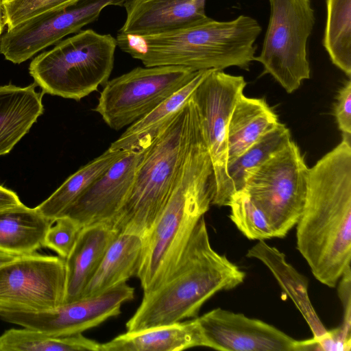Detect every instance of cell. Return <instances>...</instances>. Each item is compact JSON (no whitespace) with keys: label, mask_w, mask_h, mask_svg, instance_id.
<instances>
[{"label":"cell","mask_w":351,"mask_h":351,"mask_svg":"<svg viewBox=\"0 0 351 351\" xmlns=\"http://www.w3.org/2000/svg\"><path fill=\"white\" fill-rule=\"evenodd\" d=\"M297 249L322 284L335 287L351 260V135L308 168L295 225Z\"/></svg>","instance_id":"6da1fadb"},{"label":"cell","mask_w":351,"mask_h":351,"mask_svg":"<svg viewBox=\"0 0 351 351\" xmlns=\"http://www.w3.org/2000/svg\"><path fill=\"white\" fill-rule=\"evenodd\" d=\"M213 193L212 162L196 112L171 195L143 238L136 274L143 293L156 289L173 271L197 224L212 205Z\"/></svg>","instance_id":"7a4b0ae2"},{"label":"cell","mask_w":351,"mask_h":351,"mask_svg":"<svg viewBox=\"0 0 351 351\" xmlns=\"http://www.w3.org/2000/svg\"><path fill=\"white\" fill-rule=\"evenodd\" d=\"M262 31L254 18L239 15L152 35L117 34V46L145 66H182L195 71L237 66L248 70Z\"/></svg>","instance_id":"3957f363"},{"label":"cell","mask_w":351,"mask_h":351,"mask_svg":"<svg viewBox=\"0 0 351 351\" xmlns=\"http://www.w3.org/2000/svg\"><path fill=\"white\" fill-rule=\"evenodd\" d=\"M246 274L211 246L204 217L197 224L180 258L126 322L128 332L195 318L202 305L221 291L242 284Z\"/></svg>","instance_id":"277c9868"},{"label":"cell","mask_w":351,"mask_h":351,"mask_svg":"<svg viewBox=\"0 0 351 351\" xmlns=\"http://www.w3.org/2000/svg\"><path fill=\"white\" fill-rule=\"evenodd\" d=\"M195 104L191 98L145 148L130 191L111 222L117 233L145 237L164 208L185 154Z\"/></svg>","instance_id":"5b68a950"},{"label":"cell","mask_w":351,"mask_h":351,"mask_svg":"<svg viewBox=\"0 0 351 351\" xmlns=\"http://www.w3.org/2000/svg\"><path fill=\"white\" fill-rule=\"evenodd\" d=\"M117 46L110 34L80 30L35 57L29 72L43 93L80 101L108 81Z\"/></svg>","instance_id":"8992f818"},{"label":"cell","mask_w":351,"mask_h":351,"mask_svg":"<svg viewBox=\"0 0 351 351\" xmlns=\"http://www.w3.org/2000/svg\"><path fill=\"white\" fill-rule=\"evenodd\" d=\"M308 168L293 141L250 169L243 190L265 214L275 238L295 226L304 204Z\"/></svg>","instance_id":"52a82bcc"},{"label":"cell","mask_w":351,"mask_h":351,"mask_svg":"<svg viewBox=\"0 0 351 351\" xmlns=\"http://www.w3.org/2000/svg\"><path fill=\"white\" fill-rule=\"evenodd\" d=\"M269 22L254 60L288 93L310 78L307 43L315 22L311 0H268Z\"/></svg>","instance_id":"ba28073f"},{"label":"cell","mask_w":351,"mask_h":351,"mask_svg":"<svg viewBox=\"0 0 351 351\" xmlns=\"http://www.w3.org/2000/svg\"><path fill=\"white\" fill-rule=\"evenodd\" d=\"M198 71L173 65L136 67L106 83L93 110L111 129L120 130L149 113Z\"/></svg>","instance_id":"9c48e42d"},{"label":"cell","mask_w":351,"mask_h":351,"mask_svg":"<svg viewBox=\"0 0 351 351\" xmlns=\"http://www.w3.org/2000/svg\"><path fill=\"white\" fill-rule=\"evenodd\" d=\"M245 86L243 76L209 69L191 95L213 165L211 204L219 207L227 206L234 193L227 171L228 129L234 107Z\"/></svg>","instance_id":"30bf717a"},{"label":"cell","mask_w":351,"mask_h":351,"mask_svg":"<svg viewBox=\"0 0 351 351\" xmlns=\"http://www.w3.org/2000/svg\"><path fill=\"white\" fill-rule=\"evenodd\" d=\"M65 261L35 252L0 267V314L37 313L64 303Z\"/></svg>","instance_id":"8fae6325"},{"label":"cell","mask_w":351,"mask_h":351,"mask_svg":"<svg viewBox=\"0 0 351 351\" xmlns=\"http://www.w3.org/2000/svg\"><path fill=\"white\" fill-rule=\"evenodd\" d=\"M125 0H76L35 16L8 29L0 39L7 60L22 63L69 34L96 21L106 6H123Z\"/></svg>","instance_id":"7c38bea8"},{"label":"cell","mask_w":351,"mask_h":351,"mask_svg":"<svg viewBox=\"0 0 351 351\" xmlns=\"http://www.w3.org/2000/svg\"><path fill=\"white\" fill-rule=\"evenodd\" d=\"M203 347L223 351L311 350L312 341L297 340L261 319L220 307L196 317Z\"/></svg>","instance_id":"4fadbf2b"},{"label":"cell","mask_w":351,"mask_h":351,"mask_svg":"<svg viewBox=\"0 0 351 351\" xmlns=\"http://www.w3.org/2000/svg\"><path fill=\"white\" fill-rule=\"evenodd\" d=\"M134 298V288L126 282L91 297L63 303L37 313L0 314L5 321L25 328L63 336L82 333L121 313L122 304Z\"/></svg>","instance_id":"5bb4252c"},{"label":"cell","mask_w":351,"mask_h":351,"mask_svg":"<svg viewBox=\"0 0 351 351\" xmlns=\"http://www.w3.org/2000/svg\"><path fill=\"white\" fill-rule=\"evenodd\" d=\"M146 147L128 151L60 216L71 218L82 228L100 223L111 225L130 191Z\"/></svg>","instance_id":"9a60e30c"},{"label":"cell","mask_w":351,"mask_h":351,"mask_svg":"<svg viewBox=\"0 0 351 351\" xmlns=\"http://www.w3.org/2000/svg\"><path fill=\"white\" fill-rule=\"evenodd\" d=\"M206 0H125L126 19L119 33L152 35L188 27L208 16Z\"/></svg>","instance_id":"2e32d148"},{"label":"cell","mask_w":351,"mask_h":351,"mask_svg":"<svg viewBox=\"0 0 351 351\" xmlns=\"http://www.w3.org/2000/svg\"><path fill=\"white\" fill-rule=\"evenodd\" d=\"M117 234L110 224L106 223L86 226L81 229L72 250L64 259V303L82 298L86 285Z\"/></svg>","instance_id":"e0dca14e"},{"label":"cell","mask_w":351,"mask_h":351,"mask_svg":"<svg viewBox=\"0 0 351 351\" xmlns=\"http://www.w3.org/2000/svg\"><path fill=\"white\" fill-rule=\"evenodd\" d=\"M35 87L0 86V156L10 152L43 113V93Z\"/></svg>","instance_id":"ac0fdd59"},{"label":"cell","mask_w":351,"mask_h":351,"mask_svg":"<svg viewBox=\"0 0 351 351\" xmlns=\"http://www.w3.org/2000/svg\"><path fill=\"white\" fill-rule=\"evenodd\" d=\"M203 347L196 317L185 322L126 332L101 343L99 351H179Z\"/></svg>","instance_id":"d6986e66"},{"label":"cell","mask_w":351,"mask_h":351,"mask_svg":"<svg viewBox=\"0 0 351 351\" xmlns=\"http://www.w3.org/2000/svg\"><path fill=\"white\" fill-rule=\"evenodd\" d=\"M246 256L260 261L270 270L302 315L314 338H319L327 332L311 302L308 280L287 262L283 252L265 241H258L247 250Z\"/></svg>","instance_id":"ffe728a7"},{"label":"cell","mask_w":351,"mask_h":351,"mask_svg":"<svg viewBox=\"0 0 351 351\" xmlns=\"http://www.w3.org/2000/svg\"><path fill=\"white\" fill-rule=\"evenodd\" d=\"M143 249V237L118 233L86 285L82 298L98 295L136 276Z\"/></svg>","instance_id":"44dd1931"},{"label":"cell","mask_w":351,"mask_h":351,"mask_svg":"<svg viewBox=\"0 0 351 351\" xmlns=\"http://www.w3.org/2000/svg\"><path fill=\"white\" fill-rule=\"evenodd\" d=\"M278 123L277 114L264 99L241 95L228 129V165Z\"/></svg>","instance_id":"7402d4cb"},{"label":"cell","mask_w":351,"mask_h":351,"mask_svg":"<svg viewBox=\"0 0 351 351\" xmlns=\"http://www.w3.org/2000/svg\"><path fill=\"white\" fill-rule=\"evenodd\" d=\"M208 70L199 71L185 86L174 93L149 113L129 125L123 134L111 143L112 150L130 151L147 147L190 99L192 93Z\"/></svg>","instance_id":"603a6c76"},{"label":"cell","mask_w":351,"mask_h":351,"mask_svg":"<svg viewBox=\"0 0 351 351\" xmlns=\"http://www.w3.org/2000/svg\"><path fill=\"white\" fill-rule=\"evenodd\" d=\"M53 222L23 203L1 210L0 251L15 256L35 252Z\"/></svg>","instance_id":"cb8c5ba5"},{"label":"cell","mask_w":351,"mask_h":351,"mask_svg":"<svg viewBox=\"0 0 351 351\" xmlns=\"http://www.w3.org/2000/svg\"><path fill=\"white\" fill-rule=\"evenodd\" d=\"M128 151L108 148L69 176L46 200L36 207L46 218L60 217L97 179Z\"/></svg>","instance_id":"d4e9b609"},{"label":"cell","mask_w":351,"mask_h":351,"mask_svg":"<svg viewBox=\"0 0 351 351\" xmlns=\"http://www.w3.org/2000/svg\"><path fill=\"white\" fill-rule=\"evenodd\" d=\"M101 343L82 333L56 336L25 328H12L0 336V351H99Z\"/></svg>","instance_id":"484cf974"},{"label":"cell","mask_w":351,"mask_h":351,"mask_svg":"<svg viewBox=\"0 0 351 351\" xmlns=\"http://www.w3.org/2000/svg\"><path fill=\"white\" fill-rule=\"evenodd\" d=\"M323 46L333 64L351 75V0H326Z\"/></svg>","instance_id":"4316f807"},{"label":"cell","mask_w":351,"mask_h":351,"mask_svg":"<svg viewBox=\"0 0 351 351\" xmlns=\"http://www.w3.org/2000/svg\"><path fill=\"white\" fill-rule=\"evenodd\" d=\"M289 130L279 122L254 144L228 165L227 171L234 193L243 190L247 172L265 162L291 141Z\"/></svg>","instance_id":"83f0119b"},{"label":"cell","mask_w":351,"mask_h":351,"mask_svg":"<svg viewBox=\"0 0 351 351\" xmlns=\"http://www.w3.org/2000/svg\"><path fill=\"white\" fill-rule=\"evenodd\" d=\"M227 206L230 207V220L247 239L265 241L275 238L267 216L243 190L235 192Z\"/></svg>","instance_id":"f1b7e54d"},{"label":"cell","mask_w":351,"mask_h":351,"mask_svg":"<svg viewBox=\"0 0 351 351\" xmlns=\"http://www.w3.org/2000/svg\"><path fill=\"white\" fill-rule=\"evenodd\" d=\"M82 227L67 216L57 217L44 237L43 246L65 259L72 250Z\"/></svg>","instance_id":"f546056e"},{"label":"cell","mask_w":351,"mask_h":351,"mask_svg":"<svg viewBox=\"0 0 351 351\" xmlns=\"http://www.w3.org/2000/svg\"><path fill=\"white\" fill-rule=\"evenodd\" d=\"M76 0H2L8 29L45 12L60 8Z\"/></svg>","instance_id":"4dcf8cb0"},{"label":"cell","mask_w":351,"mask_h":351,"mask_svg":"<svg viewBox=\"0 0 351 351\" xmlns=\"http://www.w3.org/2000/svg\"><path fill=\"white\" fill-rule=\"evenodd\" d=\"M338 295L343 307V320L338 326L343 336L351 339V267H348L338 280Z\"/></svg>","instance_id":"1f68e13d"},{"label":"cell","mask_w":351,"mask_h":351,"mask_svg":"<svg viewBox=\"0 0 351 351\" xmlns=\"http://www.w3.org/2000/svg\"><path fill=\"white\" fill-rule=\"evenodd\" d=\"M335 117L343 134L351 135V81L339 90L335 105Z\"/></svg>","instance_id":"d6a6232c"},{"label":"cell","mask_w":351,"mask_h":351,"mask_svg":"<svg viewBox=\"0 0 351 351\" xmlns=\"http://www.w3.org/2000/svg\"><path fill=\"white\" fill-rule=\"evenodd\" d=\"M21 203L16 193L0 185V211Z\"/></svg>","instance_id":"836d02e7"},{"label":"cell","mask_w":351,"mask_h":351,"mask_svg":"<svg viewBox=\"0 0 351 351\" xmlns=\"http://www.w3.org/2000/svg\"><path fill=\"white\" fill-rule=\"evenodd\" d=\"M7 25V17L2 0H0V36L3 30L5 25Z\"/></svg>","instance_id":"e575fe53"},{"label":"cell","mask_w":351,"mask_h":351,"mask_svg":"<svg viewBox=\"0 0 351 351\" xmlns=\"http://www.w3.org/2000/svg\"><path fill=\"white\" fill-rule=\"evenodd\" d=\"M16 256H17L0 251V267L13 260Z\"/></svg>","instance_id":"d590c367"}]
</instances>
